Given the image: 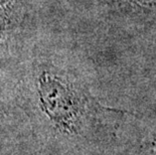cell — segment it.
<instances>
[{"label": "cell", "mask_w": 156, "mask_h": 155, "mask_svg": "<svg viewBox=\"0 0 156 155\" xmlns=\"http://www.w3.org/2000/svg\"><path fill=\"white\" fill-rule=\"evenodd\" d=\"M18 106L48 137L76 144L108 127L122 111L103 105L59 52L35 49L20 67Z\"/></svg>", "instance_id": "obj_1"}, {"label": "cell", "mask_w": 156, "mask_h": 155, "mask_svg": "<svg viewBox=\"0 0 156 155\" xmlns=\"http://www.w3.org/2000/svg\"><path fill=\"white\" fill-rule=\"evenodd\" d=\"M25 17V0H0V58L20 29Z\"/></svg>", "instance_id": "obj_2"}, {"label": "cell", "mask_w": 156, "mask_h": 155, "mask_svg": "<svg viewBox=\"0 0 156 155\" xmlns=\"http://www.w3.org/2000/svg\"><path fill=\"white\" fill-rule=\"evenodd\" d=\"M98 4L115 10L132 11L135 9L152 8L156 6V0H95Z\"/></svg>", "instance_id": "obj_3"}, {"label": "cell", "mask_w": 156, "mask_h": 155, "mask_svg": "<svg viewBox=\"0 0 156 155\" xmlns=\"http://www.w3.org/2000/svg\"><path fill=\"white\" fill-rule=\"evenodd\" d=\"M19 109L18 104H12L0 96V134L7 130L17 119Z\"/></svg>", "instance_id": "obj_4"}, {"label": "cell", "mask_w": 156, "mask_h": 155, "mask_svg": "<svg viewBox=\"0 0 156 155\" xmlns=\"http://www.w3.org/2000/svg\"><path fill=\"white\" fill-rule=\"evenodd\" d=\"M153 145L156 147V135H155L154 138H153Z\"/></svg>", "instance_id": "obj_5"}, {"label": "cell", "mask_w": 156, "mask_h": 155, "mask_svg": "<svg viewBox=\"0 0 156 155\" xmlns=\"http://www.w3.org/2000/svg\"><path fill=\"white\" fill-rule=\"evenodd\" d=\"M142 155H147V153H146V154H142Z\"/></svg>", "instance_id": "obj_6"}]
</instances>
